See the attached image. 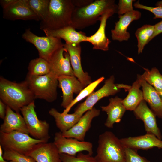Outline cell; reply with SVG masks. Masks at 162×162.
I'll use <instances>...</instances> for the list:
<instances>
[{
	"instance_id": "cell-28",
	"label": "cell",
	"mask_w": 162,
	"mask_h": 162,
	"mask_svg": "<svg viewBox=\"0 0 162 162\" xmlns=\"http://www.w3.org/2000/svg\"><path fill=\"white\" fill-rule=\"evenodd\" d=\"M28 69V74L34 76L44 75L50 72V64L48 61L39 57L30 61Z\"/></svg>"
},
{
	"instance_id": "cell-29",
	"label": "cell",
	"mask_w": 162,
	"mask_h": 162,
	"mask_svg": "<svg viewBox=\"0 0 162 162\" xmlns=\"http://www.w3.org/2000/svg\"><path fill=\"white\" fill-rule=\"evenodd\" d=\"M145 71L141 75L142 78L154 87L158 92L162 91V75L156 68L151 70L144 68Z\"/></svg>"
},
{
	"instance_id": "cell-35",
	"label": "cell",
	"mask_w": 162,
	"mask_h": 162,
	"mask_svg": "<svg viewBox=\"0 0 162 162\" xmlns=\"http://www.w3.org/2000/svg\"><path fill=\"white\" fill-rule=\"evenodd\" d=\"M126 162H151L144 157L139 155L137 151L124 147Z\"/></svg>"
},
{
	"instance_id": "cell-16",
	"label": "cell",
	"mask_w": 162,
	"mask_h": 162,
	"mask_svg": "<svg viewBox=\"0 0 162 162\" xmlns=\"http://www.w3.org/2000/svg\"><path fill=\"white\" fill-rule=\"evenodd\" d=\"M64 46L69 54L70 63L74 76L86 87L92 82V81L88 73L84 72L82 67L81 57V49L80 44L65 43Z\"/></svg>"
},
{
	"instance_id": "cell-33",
	"label": "cell",
	"mask_w": 162,
	"mask_h": 162,
	"mask_svg": "<svg viewBox=\"0 0 162 162\" xmlns=\"http://www.w3.org/2000/svg\"><path fill=\"white\" fill-rule=\"evenodd\" d=\"M62 162H97L94 157L81 152L73 156L64 154H60Z\"/></svg>"
},
{
	"instance_id": "cell-38",
	"label": "cell",
	"mask_w": 162,
	"mask_h": 162,
	"mask_svg": "<svg viewBox=\"0 0 162 162\" xmlns=\"http://www.w3.org/2000/svg\"><path fill=\"white\" fill-rule=\"evenodd\" d=\"M154 26V32L152 38L151 40L156 36L162 33V20L155 24Z\"/></svg>"
},
{
	"instance_id": "cell-9",
	"label": "cell",
	"mask_w": 162,
	"mask_h": 162,
	"mask_svg": "<svg viewBox=\"0 0 162 162\" xmlns=\"http://www.w3.org/2000/svg\"><path fill=\"white\" fill-rule=\"evenodd\" d=\"M115 77L111 76L106 80L104 86L87 97L86 100L80 104L75 109L74 113L82 116L88 110L92 109L95 104L102 98L113 95L118 92L122 88L120 84H115Z\"/></svg>"
},
{
	"instance_id": "cell-25",
	"label": "cell",
	"mask_w": 162,
	"mask_h": 162,
	"mask_svg": "<svg viewBox=\"0 0 162 162\" xmlns=\"http://www.w3.org/2000/svg\"><path fill=\"white\" fill-rule=\"evenodd\" d=\"M49 113L54 118L56 126L62 132L71 129L82 116L74 112L72 114L60 113L54 108L50 110Z\"/></svg>"
},
{
	"instance_id": "cell-20",
	"label": "cell",
	"mask_w": 162,
	"mask_h": 162,
	"mask_svg": "<svg viewBox=\"0 0 162 162\" xmlns=\"http://www.w3.org/2000/svg\"><path fill=\"white\" fill-rule=\"evenodd\" d=\"M141 16V12L136 10L119 15V20L115 23L114 29L111 30L112 39L119 42L128 40L130 37V33L127 31L128 26L133 21L140 19Z\"/></svg>"
},
{
	"instance_id": "cell-39",
	"label": "cell",
	"mask_w": 162,
	"mask_h": 162,
	"mask_svg": "<svg viewBox=\"0 0 162 162\" xmlns=\"http://www.w3.org/2000/svg\"><path fill=\"white\" fill-rule=\"evenodd\" d=\"M7 105L1 100H0V117L4 119L5 117Z\"/></svg>"
},
{
	"instance_id": "cell-1",
	"label": "cell",
	"mask_w": 162,
	"mask_h": 162,
	"mask_svg": "<svg viewBox=\"0 0 162 162\" xmlns=\"http://www.w3.org/2000/svg\"><path fill=\"white\" fill-rule=\"evenodd\" d=\"M0 98L7 106L17 112L35 99L25 80L16 83L2 77L0 78Z\"/></svg>"
},
{
	"instance_id": "cell-15",
	"label": "cell",
	"mask_w": 162,
	"mask_h": 162,
	"mask_svg": "<svg viewBox=\"0 0 162 162\" xmlns=\"http://www.w3.org/2000/svg\"><path fill=\"white\" fill-rule=\"evenodd\" d=\"M58 81L63 94L61 106L66 109L73 100L74 94H78L85 87L74 76H62L58 77Z\"/></svg>"
},
{
	"instance_id": "cell-19",
	"label": "cell",
	"mask_w": 162,
	"mask_h": 162,
	"mask_svg": "<svg viewBox=\"0 0 162 162\" xmlns=\"http://www.w3.org/2000/svg\"><path fill=\"white\" fill-rule=\"evenodd\" d=\"M117 12V10H112L103 14L99 20L100 21V24L98 29L94 34L88 37L87 42L90 43L93 45V50H101L104 51L109 50V45L111 41L106 36L105 34L106 22L110 17Z\"/></svg>"
},
{
	"instance_id": "cell-21",
	"label": "cell",
	"mask_w": 162,
	"mask_h": 162,
	"mask_svg": "<svg viewBox=\"0 0 162 162\" xmlns=\"http://www.w3.org/2000/svg\"><path fill=\"white\" fill-rule=\"evenodd\" d=\"M43 31L46 36L63 39L66 44H78L82 42H87L88 36L86 34L81 31H77L71 25L57 29H45Z\"/></svg>"
},
{
	"instance_id": "cell-2",
	"label": "cell",
	"mask_w": 162,
	"mask_h": 162,
	"mask_svg": "<svg viewBox=\"0 0 162 162\" xmlns=\"http://www.w3.org/2000/svg\"><path fill=\"white\" fill-rule=\"evenodd\" d=\"M114 0H96L83 7H75L71 26L76 29H82L95 24L101 15L110 10H118Z\"/></svg>"
},
{
	"instance_id": "cell-37",
	"label": "cell",
	"mask_w": 162,
	"mask_h": 162,
	"mask_svg": "<svg viewBox=\"0 0 162 162\" xmlns=\"http://www.w3.org/2000/svg\"><path fill=\"white\" fill-rule=\"evenodd\" d=\"M75 7L82 8L92 3V0H72Z\"/></svg>"
},
{
	"instance_id": "cell-5",
	"label": "cell",
	"mask_w": 162,
	"mask_h": 162,
	"mask_svg": "<svg viewBox=\"0 0 162 162\" xmlns=\"http://www.w3.org/2000/svg\"><path fill=\"white\" fill-rule=\"evenodd\" d=\"M25 81L35 98L52 102L57 98L58 77L51 72L42 76H34L27 74Z\"/></svg>"
},
{
	"instance_id": "cell-13",
	"label": "cell",
	"mask_w": 162,
	"mask_h": 162,
	"mask_svg": "<svg viewBox=\"0 0 162 162\" xmlns=\"http://www.w3.org/2000/svg\"><path fill=\"white\" fill-rule=\"evenodd\" d=\"M100 113V110L93 107L86 112L79 121L69 130L62 133V135L67 138L76 139L84 141L86 132L91 128L93 119Z\"/></svg>"
},
{
	"instance_id": "cell-36",
	"label": "cell",
	"mask_w": 162,
	"mask_h": 162,
	"mask_svg": "<svg viewBox=\"0 0 162 162\" xmlns=\"http://www.w3.org/2000/svg\"><path fill=\"white\" fill-rule=\"evenodd\" d=\"M135 1L134 0H119L117 5L118 14L121 15L132 12L134 10L133 3Z\"/></svg>"
},
{
	"instance_id": "cell-8",
	"label": "cell",
	"mask_w": 162,
	"mask_h": 162,
	"mask_svg": "<svg viewBox=\"0 0 162 162\" xmlns=\"http://www.w3.org/2000/svg\"><path fill=\"white\" fill-rule=\"evenodd\" d=\"M22 38L36 47L39 57L47 61L56 51L64 45L59 38L51 36H39L32 32L30 28L26 30Z\"/></svg>"
},
{
	"instance_id": "cell-31",
	"label": "cell",
	"mask_w": 162,
	"mask_h": 162,
	"mask_svg": "<svg viewBox=\"0 0 162 162\" xmlns=\"http://www.w3.org/2000/svg\"><path fill=\"white\" fill-rule=\"evenodd\" d=\"M104 77H101L96 80L92 82L90 84L85 87L74 99L69 105L63 112L64 113H68L71 108L78 102L81 100L86 97L88 96L92 93L98 85L104 80Z\"/></svg>"
},
{
	"instance_id": "cell-18",
	"label": "cell",
	"mask_w": 162,
	"mask_h": 162,
	"mask_svg": "<svg viewBox=\"0 0 162 162\" xmlns=\"http://www.w3.org/2000/svg\"><path fill=\"white\" fill-rule=\"evenodd\" d=\"M125 147L136 151L139 149L148 150L154 147L162 148V141L155 135L149 134L138 136H130L120 139Z\"/></svg>"
},
{
	"instance_id": "cell-27",
	"label": "cell",
	"mask_w": 162,
	"mask_h": 162,
	"mask_svg": "<svg viewBox=\"0 0 162 162\" xmlns=\"http://www.w3.org/2000/svg\"><path fill=\"white\" fill-rule=\"evenodd\" d=\"M155 30L154 25L146 24L138 28L135 36L138 41V53H142L145 46L151 40Z\"/></svg>"
},
{
	"instance_id": "cell-7",
	"label": "cell",
	"mask_w": 162,
	"mask_h": 162,
	"mask_svg": "<svg viewBox=\"0 0 162 162\" xmlns=\"http://www.w3.org/2000/svg\"><path fill=\"white\" fill-rule=\"evenodd\" d=\"M34 101L22 107L20 111L26 123L29 134L34 138L47 142L50 138V125L45 120H39L35 111Z\"/></svg>"
},
{
	"instance_id": "cell-12",
	"label": "cell",
	"mask_w": 162,
	"mask_h": 162,
	"mask_svg": "<svg viewBox=\"0 0 162 162\" xmlns=\"http://www.w3.org/2000/svg\"><path fill=\"white\" fill-rule=\"evenodd\" d=\"M48 61L50 72L58 77L63 75L75 76L69 54L64 46L56 51Z\"/></svg>"
},
{
	"instance_id": "cell-43",
	"label": "cell",
	"mask_w": 162,
	"mask_h": 162,
	"mask_svg": "<svg viewBox=\"0 0 162 162\" xmlns=\"http://www.w3.org/2000/svg\"><path fill=\"white\" fill-rule=\"evenodd\" d=\"M11 162H15L14 161H11Z\"/></svg>"
},
{
	"instance_id": "cell-4",
	"label": "cell",
	"mask_w": 162,
	"mask_h": 162,
	"mask_svg": "<svg viewBox=\"0 0 162 162\" xmlns=\"http://www.w3.org/2000/svg\"><path fill=\"white\" fill-rule=\"evenodd\" d=\"M94 157L97 162H126L124 147L120 139L110 131L99 136Z\"/></svg>"
},
{
	"instance_id": "cell-6",
	"label": "cell",
	"mask_w": 162,
	"mask_h": 162,
	"mask_svg": "<svg viewBox=\"0 0 162 162\" xmlns=\"http://www.w3.org/2000/svg\"><path fill=\"white\" fill-rule=\"evenodd\" d=\"M46 142L45 140L35 139L28 134L20 131L0 132V145L4 150H13L26 155L37 144Z\"/></svg>"
},
{
	"instance_id": "cell-42",
	"label": "cell",
	"mask_w": 162,
	"mask_h": 162,
	"mask_svg": "<svg viewBox=\"0 0 162 162\" xmlns=\"http://www.w3.org/2000/svg\"><path fill=\"white\" fill-rule=\"evenodd\" d=\"M162 101V91L159 92H158Z\"/></svg>"
},
{
	"instance_id": "cell-3",
	"label": "cell",
	"mask_w": 162,
	"mask_h": 162,
	"mask_svg": "<svg viewBox=\"0 0 162 162\" xmlns=\"http://www.w3.org/2000/svg\"><path fill=\"white\" fill-rule=\"evenodd\" d=\"M75 8L72 0H50L46 16L41 21L40 28L55 30L71 25Z\"/></svg>"
},
{
	"instance_id": "cell-32",
	"label": "cell",
	"mask_w": 162,
	"mask_h": 162,
	"mask_svg": "<svg viewBox=\"0 0 162 162\" xmlns=\"http://www.w3.org/2000/svg\"><path fill=\"white\" fill-rule=\"evenodd\" d=\"M3 156L4 159L8 161L15 162H36L32 157L21 154L13 150H4Z\"/></svg>"
},
{
	"instance_id": "cell-41",
	"label": "cell",
	"mask_w": 162,
	"mask_h": 162,
	"mask_svg": "<svg viewBox=\"0 0 162 162\" xmlns=\"http://www.w3.org/2000/svg\"><path fill=\"white\" fill-rule=\"evenodd\" d=\"M3 151L2 148L0 145V162H11V161H8L5 160L3 156Z\"/></svg>"
},
{
	"instance_id": "cell-14",
	"label": "cell",
	"mask_w": 162,
	"mask_h": 162,
	"mask_svg": "<svg viewBox=\"0 0 162 162\" xmlns=\"http://www.w3.org/2000/svg\"><path fill=\"white\" fill-rule=\"evenodd\" d=\"M134 113L137 119L143 122L147 134H154L161 140L162 135L157 124L156 116L148 107L144 100L140 103Z\"/></svg>"
},
{
	"instance_id": "cell-22",
	"label": "cell",
	"mask_w": 162,
	"mask_h": 162,
	"mask_svg": "<svg viewBox=\"0 0 162 162\" xmlns=\"http://www.w3.org/2000/svg\"><path fill=\"white\" fill-rule=\"evenodd\" d=\"M0 127V132L8 133L16 131L29 134L24 119L19 112H14L7 106L6 115Z\"/></svg>"
},
{
	"instance_id": "cell-24",
	"label": "cell",
	"mask_w": 162,
	"mask_h": 162,
	"mask_svg": "<svg viewBox=\"0 0 162 162\" xmlns=\"http://www.w3.org/2000/svg\"><path fill=\"white\" fill-rule=\"evenodd\" d=\"M140 80L144 100L148 103L156 116L162 118V101L158 92L143 80L141 75Z\"/></svg>"
},
{
	"instance_id": "cell-17",
	"label": "cell",
	"mask_w": 162,
	"mask_h": 162,
	"mask_svg": "<svg viewBox=\"0 0 162 162\" xmlns=\"http://www.w3.org/2000/svg\"><path fill=\"white\" fill-rule=\"evenodd\" d=\"M36 162H62L60 154L53 142H41L35 145L26 155Z\"/></svg>"
},
{
	"instance_id": "cell-34",
	"label": "cell",
	"mask_w": 162,
	"mask_h": 162,
	"mask_svg": "<svg viewBox=\"0 0 162 162\" xmlns=\"http://www.w3.org/2000/svg\"><path fill=\"white\" fill-rule=\"evenodd\" d=\"M156 7H150L143 5L139 3V1L135 3V8L147 10L154 15V19H162V0L158 2L155 4Z\"/></svg>"
},
{
	"instance_id": "cell-23",
	"label": "cell",
	"mask_w": 162,
	"mask_h": 162,
	"mask_svg": "<svg viewBox=\"0 0 162 162\" xmlns=\"http://www.w3.org/2000/svg\"><path fill=\"white\" fill-rule=\"evenodd\" d=\"M123 99L116 96L109 99V103L106 106H100L102 110L106 112L107 117L104 125L112 128L115 123L119 122L126 110L124 106Z\"/></svg>"
},
{
	"instance_id": "cell-11",
	"label": "cell",
	"mask_w": 162,
	"mask_h": 162,
	"mask_svg": "<svg viewBox=\"0 0 162 162\" xmlns=\"http://www.w3.org/2000/svg\"><path fill=\"white\" fill-rule=\"evenodd\" d=\"M3 18L8 20H34L40 21L28 4L26 0H16L3 9Z\"/></svg>"
},
{
	"instance_id": "cell-10",
	"label": "cell",
	"mask_w": 162,
	"mask_h": 162,
	"mask_svg": "<svg viewBox=\"0 0 162 162\" xmlns=\"http://www.w3.org/2000/svg\"><path fill=\"white\" fill-rule=\"evenodd\" d=\"M53 143L60 154H64L73 156L83 151H86L88 154H93V144L88 141H80L71 138L63 136L61 131L55 134Z\"/></svg>"
},
{
	"instance_id": "cell-40",
	"label": "cell",
	"mask_w": 162,
	"mask_h": 162,
	"mask_svg": "<svg viewBox=\"0 0 162 162\" xmlns=\"http://www.w3.org/2000/svg\"><path fill=\"white\" fill-rule=\"evenodd\" d=\"M16 0H1L0 4L3 9H5L16 1Z\"/></svg>"
},
{
	"instance_id": "cell-26",
	"label": "cell",
	"mask_w": 162,
	"mask_h": 162,
	"mask_svg": "<svg viewBox=\"0 0 162 162\" xmlns=\"http://www.w3.org/2000/svg\"><path fill=\"white\" fill-rule=\"evenodd\" d=\"M141 87L140 75L138 74L136 80L128 91L127 96L123 99V104L126 110L134 111L144 99L142 91L140 89Z\"/></svg>"
},
{
	"instance_id": "cell-30",
	"label": "cell",
	"mask_w": 162,
	"mask_h": 162,
	"mask_svg": "<svg viewBox=\"0 0 162 162\" xmlns=\"http://www.w3.org/2000/svg\"><path fill=\"white\" fill-rule=\"evenodd\" d=\"M30 8L42 21L46 18L48 11L50 0H26Z\"/></svg>"
}]
</instances>
